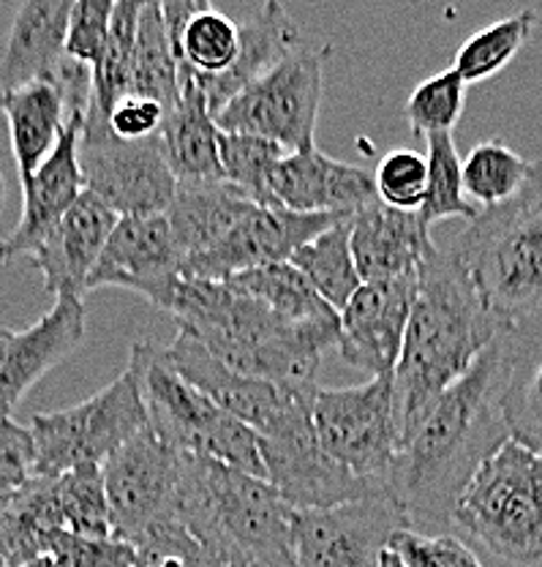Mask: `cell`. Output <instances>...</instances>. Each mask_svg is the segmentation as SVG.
I'll return each mask as SVG.
<instances>
[{
  "instance_id": "6da1fadb",
  "label": "cell",
  "mask_w": 542,
  "mask_h": 567,
  "mask_svg": "<svg viewBox=\"0 0 542 567\" xmlns=\"http://www.w3.org/2000/svg\"><path fill=\"white\" fill-rule=\"evenodd\" d=\"M502 382V341L497 339L404 440L387 477V492L406 513L411 529L452 524V507L475 472L510 440Z\"/></svg>"
},
{
  "instance_id": "7a4b0ae2",
  "label": "cell",
  "mask_w": 542,
  "mask_h": 567,
  "mask_svg": "<svg viewBox=\"0 0 542 567\" xmlns=\"http://www.w3.org/2000/svg\"><path fill=\"white\" fill-rule=\"evenodd\" d=\"M502 330L504 322L488 309L467 265L447 246H436L417 274V298L393 374L404 440L436 401L469 374Z\"/></svg>"
},
{
  "instance_id": "3957f363",
  "label": "cell",
  "mask_w": 542,
  "mask_h": 567,
  "mask_svg": "<svg viewBox=\"0 0 542 567\" xmlns=\"http://www.w3.org/2000/svg\"><path fill=\"white\" fill-rule=\"evenodd\" d=\"M180 333L197 339L232 371L275 385H314L327 336L298 328L229 281L183 279L173 306Z\"/></svg>"
},
{
  "instance_id": "277c9868",
  "label": "cell",
  "mask_w": 542,
  "mask_h": 567,
  "mask_svg": "<svg viewBox=\"0 0 542 567\" xmlns=\"http://www.w3.org/2000/svg\"><path fill=\"white\" fill-rule=\"evenodd\" d=\"M175 516L218 567H294V511L262 477L183 453Z\"/></svg>"
},
{
  "instance_id": "5b68a950",
  "label": "cell",
  "mask_w": 542,
  "mask_h": 567,
  "mask_svg": "<svg viewBox=\"0 0 542 567\" xmlns=\"http://www.w3.org/2000/svg\"><path fill=\"white\" fill-rule=\"evenodd\" d=\"M504 324L542 303V162L504 205L477 213L447 246Z\"/></svg>"
},
{
  "instance_id": "8992f818",
  "label": "cell",
  "mask_w": 542,
  "mask_h": 567,
  "mask_svg": "<svg viewBox=\"0 0 542 567\" xmlns=\"http://www.w3.org/2000/svg\"><path fill=\"white\" fill-rule=\"evenodd\" d=\"M128 369L143 393L147 425L153 434L178 453L205 456L246 475L268 481L259 434L238 417L218 410L213 401L183 380L167 350L153 341L132 347Z\"/></svg>"
},
{
  "instance_id": "52a82bcc",
  "label": "cell",
  "mask_w": 542,
  "mask_h": 567,
  "mask_svg": "<svg viewBox=\"0 0 542 567\" xmlns=\"http://www.w3.org/2000/svg\"><path fill=\"white\" fill-rule=\"evenodd\" d=\"M452 527L512 565L542 563V453L507 440L452 507Z\"/></svg>"
},
{
  "instance_id": "ba28073f",
  "label": "cell",
  "mask_w": 542,
  "mask_h": 567,
  "mask_svg": "<svg viewBox=\"0 0 542 567\" xmlns=\"http://www.w3.org/2000/svg\"><path fill=\"white\" fill-rule=\"evenodd\" d=\"M330 58H333L330 44L300 41L298 50L279 66L223 104L216 115L218 128L270 140L286 153L314 147Z\"/></svg>"
},
{
  "instance_id": "9c48e42d",
  "label": "cell",
  "mask_w": 542,
  "mask_h": 567,
  "mask_svg": "<svg viewBox=\"0 0 542 567\" xmlns=\"http://www.w3.org/2000/svg\"><path fill=\"white\" fill-rule=\"evenodd\" d=\"M37 447V477H61L82 464L104 466L112 453L147 429V412L134 371L91 399L61 412H37L28 423Z\"/></svg>"
},
{
  "instance_id": "30bf717a",
  "label": "cell",
  "mask_w": 542,
  "mask_h": 567,
  "mask_svg": "<svg viewBox=\"0 0 542 567\" xmlns=\"http://www.w3.org/2000/svg\"><path fill=\"white\" fill-rule=\"evenodd\" d=\"M316 390H303L284 415L259 434L270 486L292 511H325L365 496H390L379 483L352 475L322 447L314 429Z\"/></svg>"
},
{
  "instance_id": "8fae6325",
  "label": "cell",
  "mask_w": 542,
  "mask_h": 567,
  "mask_svg": "<svg viewBox=\"0 0 542 567\" xmlns=\"http://www.w3.org/2000/svg\"><path fill=\"white\" fill-rule=\"evenodd\" d=\"M314 429L322 447L341 466L387 488L404 445L393 377H374L352 388H320L314 395Z\"/></svg>"
},
{
  "instance_id": "7c38bea8",
  "label": "cell",
  "mask_w": 542,
  "mask_h": 567,
  "mask_svg": "<svg viewBox=\"0 0 542 567\" xmlns=\"http://www.w3.org/2000/svg\"><path fill=\"white\" fill-rule=\"evenodd\" d=\"M409 518L393 496H365L325 511H294V567H382V557Z\"/></svg>"
},
{
  "instance_id": "4fadbf2b",
  "label": "cell",
  "mask_w": 542,
  "mask_h": 567,
  "mask_svg": "<svg viewBox=\"0 0 542 567\" xmlns=\"http://www.w3.org/2000/svg\"><path fill=\"white\" fill-rule=\"evenodd\" d=\"M80 167L87 192L102 197L121 218L167 213L178 192L161 137L123 142L112 132L82 134Z\"/></svg>"
},
{
  "instance_id": "5bb4252c",
  "label": "cell",
  "mask_w": 542,
  "mask_h": 567,
  "mask_svg": "<svg viewBox=\"0 0 542 567\" xmlns=\"http://www.w3.org/2000/svg\"><path fill=\"white\" fill-rule=\"evenodd\" d=\"M183 453L158 440L147 425L104 461L112 535L134 543L145 529L175 516Z\"/></svg>"
},
{
  "instance_id": "9a60e30c",
  "label": "cell",
  "mask_w": 542,
  "mask_h": 567,
  "mask_svg": "<svg viewBox=\"0 0 542 567\" xmlns=\"http://www.w3.org/2000/svg\"><path fill=\"white\" fill-rule=\"evenodd\" d=\"M183 284V254L167 213L126 216L104 246L91 276V292L123 287L143 295L156 309L173 311Z\"/></svg>"
},
{
  "instance_id": "2e32d148",
  "label": "cell",
  "mask_w": 542,
  "mask_h": 567,
  "mask_svg": "<svg viewBox=\"0 0 542 567\" xmlns=\"http://www.w3.org/2000/svg\"><path fill=\"white\" fill-rule=\"evenodd\" d=\"M417 298V274L363 284L341 311L338 350L344 363L374 377H393L404 352L406 328Z\"/></svg>"
},
{
  "instance_id": "e0dca14e",
  "label": "cell",
  "mask_w": 542,
  "mask_h": 567,
  "mask_svg": "<svg viewBox=\"0 0 542 567\" xmlns=\"http://www.w3.org/2000/svg\"><path fill=\"white\" fill-rule=\"evenodd\" d=\"M352 216H305L286 208H253L213 251L194 259L186 279L227 281L246 270L290 262L298 248Z\"/></svg>"
},
{
  "instance_id": "ac0fdd59",
  "label": "cell",
  "mask_w": 542,
  "mask_h": 567,
  "mask_svg": "<svg viewBox=\"0 0 542 567\" xmlns=\"http://www.w3.org/2000/svg\"><path fill=\"white\" fill-rule=\"evenodd\" d=\"M74 3H0V110L20 87L58 74L66 63V28Z\"/></svg>"
},
{
  "instance_id": "d6986e66",
  "label": "cell",
  "mask_w": 542,
  "mask_h": 567,
  "mask_svg": "<svg viewBox=\"0 0 542 567\" xmlns=\"http://www.w3.org/2000/svg\"><path fill=\"white\" fill-rule=\"evenodd\" d=\"M85 339L80 298H55V306L25 330L0 328V421L11 417L25 393Z\"/></svg>"
},
{
  "instance_id": "ffe728a7",
  "label": "cell",
  "mask_w": 542,
  "mask_h": 567,
  "mask_svg": "<svg viewBox=\"0 0 542 567\" xmlns=\"http://www.w3.org/2000/svg\"><path fill=\"white\" fill-rule=\"evenodd\" d=\"M164 350H167L169 363L178 369L183 380H188L199 393L208 395L218 410L251 425L257 434H262L264 429L279 421L286 406L303 390L316 385V382L314 385H275V382L238 374L221 360H216L197 339L180 333V330L173 344L164 347Z\"/></svg>"
},
{
  "instance_id": "44dd1931",
  "label": "cell",
  "mask_w": 542,
  "mask_h": 567,
  "mask_svg": "<svg viewBox=\"0 0 542 567\" xmlns=\"http://www.w3.org/2000/svg\"><path fill=\"white\" fill-rule=\"evenodd\" d=\"M117 221L121 216L102 197L85 188L74 208L28 257L44 279L46 292H52L55 298H63V295L80 300L85 298L91 292L93 270H96Z\"/></svg>"
},
{
  "instance_id": "7402d4cb",
  "label": "cell",
  "mask_w": 542,
  "mask_h": 567,
  "mask_svg": "<svg viewBox=\"0 0 542 567\" xmlns=\"http://www.w3.org/2000/svg\"><path fill=\"white\" fill-rule=\"evenodd\" d=\"M82 123L85 117H69L46 162L22 183V218L9 238H0V262L31 257L85 192L80 167Z\"/></svg>"
},
{
  "instance_id": "603a6c76",
  "label": "cell",
  "mask_w": 542,
  "mask_h": 567,
  "mask_svg": "<svg viewBox=\"0 0 542 567\" xmlns=\"http://www.w3.org/2000/svg\"><path fill=\"white\" fill-rule=\"evenodd\" d=\"M273 199L279 208L305 216H355L379 197L368 169L330 158L314 145L281 158L273 173Z\"/></svg>"
},
{
  "instance_id": "cb8c5ba5",
  "label": "cell",
  "mask_w": 542,
  "mask_h": 567,
  "mask_svg": "<svg viewBox=\"0 0 542 567\" xmlns=\"http://www.w3.org/2000/svg\"><path fill=\"white\" fill-rule=\"evenodd\" d=\"M352 254L363 284L420 274L436 244L420 213L396 210L374 199L352 216Z\"/></svg>"
},
{
  "instance_id": "d4e9b609",
  "label": "cell",
  "mask_w": 542,
  "mask_h": 567,
  "mask_svg": "<svg viewBox=\"0 0 542 567\" xmlns=\"http://www.w3.org/2000/svg\"><path fill=\"white\" fill-rule=\"evenodd\" d=\"M164 22L178 66L208 87L221 82L240 61L243 31L234 6L218 9L208 0H164Z\"/></svg>"
},
{
  "instance_id": "484cf974",
  "label": "cell",
  "mask_w": 542,
  "mask_h": 567,
  "mask_svg": "<svg viewBox=\"0 0 542 567\" xmlns=\"http://www.w3.org/2000/svg\"><path fill=\"white\" fill-rule=\"evenodd\" d=\"M502 412L507 431L521 445L542 453V303L504 324Z\"/></svg>"
},
{
  "instance_id": "4316f807",
  "label": "cell",
  "mask_w": 542,
  "mask_h": 567,
  "mask_svg": "<svg viewBox=\"0 0 542 567\" xmlns=\"http://www.w3.org/2000/svg\"><path fill=\"white\" fill-rule=\"evenodd\" d=\"M218 128L208 96L194 74L180 69V99L161 128L164 156L178 183H221Z\"/></svg>"
},
{
  "instance_id": "83f0119b",
  "label": "cell",
  "mask_w": 542,
  "mask_h": 567,
  "mask_svg": "<svg viewBox=\"0 0 542 567\" xmlns=\"http://www.w3.org/2000/svg\"><path fill=\"white\" fill-rule=\"evenodd\" d=\"M234 11H238L240 31H243L238 66L216 85L202 87L213 117L223 110V104L232 102L251 82H257L259 76L279 66L286 55H292L300 41H303L298 28H294L290 11L275 3V0L259 6H234Z\"/></svg>"
},
{
  "instance_id": "f1b7e54d",
  "label": "cell",
  "mask_w": 542,
  "mask_h": 567,
  "mask_svg": "<svg viewBox=\"0 0 542 567\" xmlns=\"http://www.w3.org/2000/svg\"><path fill=\"white\" fill-rule=\"evenodd\" d=\"M257 208L238 188L221 183H178L167 216L183 254V279L194 259L221 244Z\"/></svg>"
},
{
  "instance_id": "f546056e",
  "label": "cell",
  "mask_w": 542,
  "mask_h": 567,
  "mask_svg": "<svg viewBox=\"0 0 542 567\" xmlns=\"http://www.w3.org/2000/svg\"><path fill=\"white\" fill-rule=\"evenodd\" d=\"M227 281L249 298L268 306L279 317H284L286 322L327 336L338 344L341 315L311 287L309 279L292 262L264 265V268L246 270V274L232 276Z\"/></svg>"
},
{
  "instance_id": "4dcf8cb0",
  "label": "cell",
  "mask_w": 542,
  "mask_h": 567,
  "mask_svg": "<svg viewBox=\"0 0 542 567\" xmlns=\"http://www.w3.org/2000/svg\"><path fill=\"white\" fill-rule=\"evenodd\" d=\"M55 529H63L55 477H33L17 494L0 496V557L6 567H25L46 557V537Z\"/></svg>"
},
{
  "instance_id": "1f68e13d",
  "label": "cell",
  "mask_w": 542,
  "mask_h": 567,
  "mask_svg": "<svg viewBox=\"0 0 542 567\" xmlns=\"http://www.w3.org/2000/svg\"><path fill=\"white\" fill-rule=\"evenodd\" d=\"M139 14H143V3H134V0L115 3L107 47H104L102 61L91 69V104H87L82 134L110 132L112 110L123 96H128Z\"/></svg>"
},
{
  "instance_id": "d6a6232c",
  "label": "cell",
  "mask_w": 542,
  "mask_h": 567,
  "mask_svg": "<svg viewBox=\"0 0 542 567\" xmlns=\"http://www.w3.org/2000/svg\"><path fill=\"white\" fill-rule=\"evenodd\" d=\"M128 96L153 99L167 112H173L180 99V66L169 41L161 3H143Z\"/></svg>"
},
{
  "instance_id": "836d02e7",
  "label": "cell",
  "mask_w": 542,
  "mask_h": 567,
  "mask_svg": "<svg viewBox=\"0 0 542 567\" xmlns=\"http://www.w3.org/2000/svg\"><path fill=\"white\" fill-rule=\"evenodd\" d=\"M352 218L333 224L322 235H316L311 244L292 254L290 262L309 279L311 287L333 306L335 311H344L346 303L355 298L363 287L357 274L355 254H352Z\"/></svg>"
},
{
  "instance_id": "e575fe53",
  "label": "cell",
  "mask_w": 542,
  "mask_h": 567,
  "mask_svg": "<svg viewBox=\"0 0 542 567\" xmlns=\"http://www.w3.org/2000/svg\"><path fill=\"white\" fill-rule=\"evenodd\" d=\"M532 164L499 140H486L475 145L461 162L463 192L471 205H482V210L504 205L515 197L523 183L532 175Z\"/></svg>"
},
{
  "instance_id": "d590c367",
  "label": "cell",
  "mask_w": 542,
  "mask_h": 567,
  "mask_svg": "<svg viewBox=\"0 0 542 567\" xmlns=\"http://www.w3.org/2000/svg\"><path fill=\"white\" fill-rule=\"evenodd\" d=\"M284 156V147L251 134L221 132L218 137L223 181L259 208H279L273 199V173Z\"/></svg>"
},
{
  "instance_id": "8d00e7d4",
  "label": "cell",
  "mask_w": 542,
  "mask_h": 567,
  "mask_svg": "<svg viewBox=\"0 0 542 567\" xmlns=\"http://www.w3.org/2000/svg\"><path fill=\"white\" fill-rule=\"evenodd\" d=\"M534 25H538V14L529 9L497 20L493 25L469 35L458 47L456 58H452V69L463 76L467 85L499 74L523 50V44L532 39Z\"/></svg>"
},
{
  "instance_id": "74e56055",
  "label": "cell",
  "mask_w": 542,
  "mask_h": 567,
  "mask_svg": "<svg viewBox=\"0 0 542 567\" xmlns=\"http://www.w3.org/2000/svg\"><path fill=\"white\" fill-rule=\"evenodd\" d=\"M58 502H61L63 529L91 540H110L112 511L104 486V472L98 464H82L55 477Z\"/></svg>"
},
{
  "instance_id": "f35d334b",
  "label": "cell",
  "mask_w": 542,
  "mask_h": 567,
  "mask_svg": "<svg viewBox=\"0 0 542 567\" xmlns=\"http://www.w3.org/2000/svg\"><path fill=\"white\" fill-rule=\"evenodd\" d=\"M426 147L428 186L426 203L420 208L426 227L447 221V218H467V224L475 221L480 210H477V205L469 203L467 192H463L461 156H458V145L452 134L426 137Z\"/></svg>"
},
{
  "instance_id": "ab89813d",
  "label": "cell",
  "mask_w": 542,
  "mask_h": 567,
  "mask_svg": "<svg viewBox=\"0 0 542 567\" xmlns=\"http://www.w3.org/2000/svg\"><path fill=\"white\" fill-rule=\"evenodd\" d=\"M467 82L456 69L439 71L417 82L406 102V121L417 137L452 134L467 106Z\"/></svg>"
},
{
  "instance_id": "60d3db41",
  "label": "cell",
  "mask_w": 542,
  "mask_h": 567,
  "mask_svg": "<svg viewBox=\"0 0 542 567\" xmlns=\"http://www.w3.org/2000/svg\"><path fill=\"white\" fill-rule=\"evenodd\" d=\"M134 546V567H218L208 548L186 529L178 516L145 529Z\"/></svg>"
},
{
  "instance_id": "b9f144b4",
  "label": "cell",
  "mask_w": 542,
  "mask_h": 567,
  "mask_svg": "<svg viewBox=\"0 0 542 567\" xmlns=\"http://www.w3.org/2000/svg\"><path fill=\"white\" fill-rule=\"evenodd\" d=\"M376 197L396 210L420 213L426 203L428 158L423 153L398 147L379 162L374 173Z\"/></svg>"
},
{
  "instance_id": "7bdbcfd3",
  "label": "cell",
  "mask_w": 542,
  "mask_h": 567,
  "mask_svg": "<svg viewBox=\"0 0 542 567\" xmlns=\"http://www.w3.org/2000/svg\"><path fill=\"white\" fill-rule=\"evenodd\" d=\"M115 0H76L66 28V55L93 69L107 47Z\"/></svg>"
},
{
  "instance_id": "ee69618b",
  "label": "cell",
  "mask_w": 542,
  "mask_h": 567,
  "mask_svg": "<svg viewBox=\"0 0 542 567\" xmlns=\"http://www.w3.org/2000/svg\"><path fill=\"white\" fill-rule=\"evenodd\" d=\"M390 548L406 567H482L467 543L447 532L426 535L417 529H400L390 540Z\"/></svg>"
},
{
  "instance_id": "f6af8a7d",
  "label": "cell",
  "mask_w": 542,
  "mask_h": 567,
  "mask_svg": "<svg viewBox=\"0 0 542 567\" xmlns=\"http://www.w3.org/2000/svg\"><path fill=\"white\" fill-rule=\"evenodd\" d=\"M37 477V447L28 425L0 421V496L17 494Z\"/></svg>"
},
{
  "instance_id": "bcb514c9",
  "label": "cell",
  "mask_w": 542,
  "mask_h": 567,
  "mask_svg": "<svg viewBox=\"0 0 542 567\" xmlns=\"http://www.w3.org/2000/svg\"><path fill=\"white\" fill-rule=\"evenodd\" d=\"M169 112L153 99L123 96L110 115V132L123 142H139L161 137L164 121Z\"/></svg>"
},
{
  "instance_id": "7dc6e473",
  "label": "cell",
  "mask_w": 542,
  "mask_h": 567,
  "mask_svg": "<svg viewBox=\"0 0 542 567\" xmlns=\"http://www.w3.org/2000/svg\"><path fill=\"white\" fill-rule=\"evenodd\" d=\"M382 567H406V565H404V559L393 551V548H387L385 557H382Z\"/></svg>"
},
{
  "instance_id": "c3c4849f",
  "label": "cell",
  "mask_w": 542,
  "mask_h": 567,
  "mask_svg": "<svg viewBox=\"0 0 542 567\" xmlns=\"http://www.w3.org/2000/svg\"><path fill=\"white\" fill-rule=\"evenodd\" d=\"M3 199H6V183H3V175H0V210H3Z\"/></svg>"
},
{
  "instance_id": "681fc988",
  "label": "cell",
  "mask_w": 542,
  "mask_h": 567,
  "mask_svg": "<svg viewBox=\"0 0 542 567\" xmlns=\"http://www.w3.org/2000/svg\"><path fill=\"white\" fill-rule=\"evenodd\" d=\"M25 567H50V559L41 557V559H37V563H31V565H25Z\"/></svg>"
},
{
  "instance_id": "f907efd6",
  "label": "cell",
  "mask_w": 542,
  "mask_h": 567,
  "mask_svg": "<svg viewBox=\"0 0 542 567\" xmlns=\"http://www.w3.org/2000/svg\"><path fill=\"white\" fill-rule=\"evenodd\" d=\"M46 559H50V557H46ZM50 567H61V565H58V563H55V559H50Z\"/></svg>"
},
{
  "instance_id": "816d5d0a",
  "label": "cell",
  "mask_w": 542,
  "mask_h": 567,
  "mask_svg": "<svg viewBox=\"0 0 542 567\" xmlns=\"http://www.w3.org/2000/svg\"><path fill=\"white\" fill-rule=\"evenodd\" d=\"M0 567H6V565H3V557H0Z\"/></svg>"
}]
</instances>
